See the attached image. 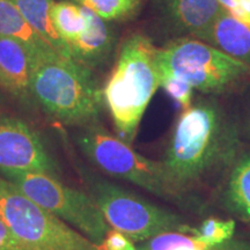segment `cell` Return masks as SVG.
I'll list each match as a JSON object with an SVG mask.
<instances>
[{
  "label": "cell",
  "mask_w": 250,
  "mask_h": 250,
  "mask_svg": "<svg viewBox=\"0 0 250 250\" xmlns=\"http://www.w3.org/2000/svg\"><path fill=\"white\" fill-rule=\"evenodd\" d=\"M227 13L250 26V0H217Z\"/></svg>",
  "instance_id": "22"
},
{
  "label": "cell",
  "mask_w": 250,
  "mask_h": 250,
  "mask_svg": "<svg viewBox=\"0 0 250 250\" xmlns=\"http://www.w3.org/2000/svg\"><path fill=\"white\" fill-rule=\"evenodd\" d=\"M51 21L58 35L68 44L74 42L86 28V18L83 6L62 0L51 7Z\"/></svg>",
  "instance_id": "17"
},
{
  "label": "cell",
  "mask_w": 250,
  "mask_h": 250,
  "mask_svg": "<svg viewBox=\"0 0 250 250\" xmlns=\"http://www.w3.org/2000/svg\"><path fill=\"white\" fill-rule=\"evenodd\" d=\"M160 87L184 110L191 107L193 88L187 81L169 74H161Z\"/></svg>",
  "instance_id": "21"
},
{
  "label": "cell",
  "mask_w": 250,
  "mask_h": 250,
  "mask_svg": "<svg viewBox=\"0 0 250 250\" xmlns=\"http://www.w3.org/2000/svg\"><path fill=\"white\" fill-rule=\"evenodd\" d=\"M131 243L132 241L123 233L110 228L100 248L101 250H126Z\"/></svg>",
  "instance_id": "23"
},
{
  "label": "cell",
  "mask_w": 250,
  "mask_h": 250,
  "mask_svg": "<svg viewBox=\"0 0 250 250\" xmlns=\"http://www.w3.org/2000/svg\"><path fill=\"white\" fill-rule=\"evenodd\" d=\"M0 36L12 39L26 49L30 66L58 54L36 33L11 0H0Z\"/></svg>",
  "instance_id": "14"
},
{
  "label": "cell",
  "mask_w": 250,
  "mask_h": 250,
  "mask_svg": "<svg viewBox=\"0 0 250 250\" xmlns=\"http://www.w3.org/2000/svg\"><path fill=\"white\" fill-rule=\"evenodd\" d=\"M74 142L86 160L104 175L142 188L184 208H198L192 196L186 195L176 187L162 161L139 154L100 122L79 126Z\"/></svg>",
  "instance_id": "4"
},
{
  "label": "cell",
  "mask_w": 250,
  "mask_h": 250,
  "mask_svg": "<svg viewBox=\"0 0 250 250\" xmlns=\"http://www.w3.org/2000/svg\"><path fill=\"white\" fill-rule=\"evenodd\" d=\"M86 28L78 39L68 44L72 61L92 70L104 64L114 50L116 37L114 31L99 15L83 7Z\"/></svg>",
  "instance_id": "11"
},
{
  "label": "cell",
  "mask_w": 250,
  "mask_h": 250,
  "mask_svg": "<svg viewBox=\"0 0 250 250\" xmlns=\"http://www.w3.org/2000/svg\"><path fill=\"white\" fill-rule=\"evenodd\" d=\"M126 250H138V249H137V247L134 246V243L132 242V243H131V245L129 246V248H127Z\"/></svg>",
  "instance_id": "27"
},
{
  "label": "cell",
  "mask_w": 250,
  "mask_h": 250,
  "mask_svg": "<svg viewBox=\"0 0 250 250\" xmlns=\"http://www.w3.org/2000/svg\"><path fill=\"white\" fill-rule=\"evenodd\" d=\"M0 89L26 105H33L30 59L17 41L0 36Z\"/></svg>",
  "instance_id": "12"
},
{
  "label": "cell",
  "mask_w": 250,
  "mask_h": 250,
  "mask_svg": "<svg viewBox=\"0 0 250 250\" xmlns=\"http://www.w3.org/2000/svg\"><path fill=\"white\" fill-rule=\"evenodd\" d=\"M8 109V98L5 95L4 90L0 89V112H5Z\"/></svg>",
  "instance_id": "25"
},
{
  "label": "cell",
  "mask_w": 250,
  "mask_h": 250,
  "mask_svg": "<svg viewBox=\"0 0 250 250\" xmlns=\"http://www.w3.org/2000/svg\"><path fill=\"white\" fill-rule=\"evenodd\" d=\"M138 250H208L195 235L177 232L162 233L140 242Z\"/></svg>",
  "instance_id": "20"
},
{
  "label": "cell",
  "mask_w": 250,
  "mask_h": 250,
  "mask_svg": "<svg viewBox=\"0 0 250 250\" xmlns=\"http://www.w3.org/2000/svg\"><path fill=\"white\" fill-rule=\"evenodd\" d=\"M199 41L250 66V26L225 9Z\"/></svg>",
  "instance_id": "13"
},
{
  "label": "cell",
  "mask_w": 250,
  "mask_h": 250,
  "mask_svg": "<svg viewBox=\"0 0 250 250\" xmlns=\"http://www.w3.org/2000/svg\"><path fill=\"white\" fill-rule=\"evenodd\" d=\"M30 27L62 57L72 59L67 43L58 35L51 21L54 0H11Z\"/></svg>",
  "instance_id": "16"
},
{
  "label": "cell",
  "mask_w": 250,
  "mask_h": 250,
  "mask_svg": "<svg viewBox=\"0 0 250 250\" xmlns=\"http://www.w3.org/2000/svg\"><path fill=\"white\" fill-rule=\"evenodd\" d=\"M217 250H250L249 248H242V247H235V248H232V247H228L226 245L219 247Z\"/></svg>",
  "instance_id": "26"
},
{
  "label": "cell",
  "mask_w": 250,
  "mask_h": 250,
  "mask_svg": "<svg viewBox=\"0 0 250 250\" xmlns=\"http://www.w3.org/2000/svg\"><path fill=\"white\" fill-rule=\"evenodd\" d=\"M235 126L217 103L202 101L175 123L162 164L181 191H191L237 160Z\"/></svg>",
  "instance_id": "1"
},
{
  "label": "cell",
  "mask_w": 250,
  "mask_h": 250,
  "mask_svg": "<svg viewBox=\"0 0 250 250\" xmlns=\"http://www.w3.org/2000/svg\"><path fill=\"white\" fill-rule=\"evenodd\" d=\"M83 189L89 193L112 229L123 233L133 243H140L162 233L195 234L182 215L147 201L126 188L111 182L71 155Z\"/></svg>",
  "instance_id": "5"
},
{
  "label": "cell",
  "mask_w": 250,
  "mask_h": 250,
  "mask_svg": "<svg viewBox=\"0 0 250 250\" xmlns=\"http://www.w3.org/2000/svg\"><path fill=\"white\" fill-rule=\"evenodd\" d=\"M0 175L96 246H101L110 230L101 210L85 189L36 171L0 168Z\"/></svg>",
  "instance_id": "6"
},
{
  "label": "cell",
  "mask_w": 250,
  "mask_h": 250,
  "mask_svg": "<svg viewBox=\"0 0 250 250\" xmlns=\"http://www.w3.org/2000/svg\"><path fill=\"white\" fill-rule=\"evenodd\" d=\"M0 168L36 171L64 181L62 165L28 122L0 112Z\"/></svg>",
  "instance_id": "9"
},
{
  "label": "cell",
  "mask_w": 250,
  "mask_h": 250,
  "mask_svg": "<svg viewBox=\"0 0 250 250\" xmlns=\"http://www.w3.org/2000/svg\"><path fill=\"white\" fill-rule=\"evenodd\" d=\"M0 219L24 250H101L0 175Z\"/></svg>",
  "instance_id": "7"
},
{
  "label": "cell",
  "mask_w": 250,
  "mask_h": 250,
  "mask_svg": "<svg viewBox=\"0 0 250 250\" xmlns=\"http://www.w3.org/2000/svg\"><path fill=\"white\" fill-rule=\"evenodd\" d=\"M161 74L187 81L203 93H223L250 74V66L203 41L180 37L158 50Z\"/></svg>",
  "instance_id": "8"
},
{
  "label": "cell",
  "mask_w": 250,
  "mask_h": 250,
  "mask_svg": "<svg viewBox=\"0 0 250 250\" xmlns=\"http://www.w3.org/2000/svg\"><path fill=\"white\" fill-rule=\"evenodd\" d=\"M0 250H24L1 219H0Z\"/></svg>",
  "instance_id": "24"
},
{
  "label": "cell",
  "mask_w": 250,
  "mask_h": 250,
  "mask_svg": "<svg viewBox=\"0 0 250 250\" xmlns=\"http://www.w3.org/2000/svg\"><path fill=\"white\" fill-rule=\"evenodd\" d=\"M158 50L142 34L127 37L102 90L116 136L130 145L134 142L146 108L160 87Z\"/></svg>",
  "instance_id": "2"
},
{
  "label": "cell",
  "mask_w": 250,
  "mask_h": 250,
  "mask_svg": "<svg viewBox=\"0 0 250 250\" xmlns=\"http://www.w3.org/2000/svg\"><path fill=\"white\" fill-rule=\"evenodd\" d=\"M30 93L46 116L78 127L99 122L104 103L92 70L59 55L31 65Z\"/></svg>",
  "instance_id": "3"
},
{
  "label": "cell",
  "mask_w": 250,
  "mask_h": 250,
  "mask_svg": "<svg viewBox=\"0 0 250 250\" xmlns=\"http://www.w3.org/2000/svg\"><path fill=\"white\" fill-rule=\"evenodd\" d=\"M104 21H121L138 12L142 0H77Z\"/></svg>",
  "instance_id": "18"
},
{
  "label": "cell",
  "mask_w": 250,
  "mask_h": 250,
  "mask_svg": "<svg viewBox=\"0 0 250 250\" xmlns=\"http://www.w3.org/2000/svg\"><path fill=\"white\" fill-rule=\"evenodd\" d=\"M221 197L230 214L250 225V155L240 156L234 162Z\"/></svg>",
  "instance_id": "15"
},
{
  "label": "cell",
  "mask_w": 250,
  "mask_h": 250,
  "mask_svg": "<svg viewBox=\"0 0 250 250\" xmlns=\"http://www.w3.org/2000/svg\"><path fill=\"white\" fill-rule=\"evenodd\" d=\"M159 17L168 30L201 40L224 11L217 0H155Z\"/></svg>",
  "instance_id": "10"
},
{
  "label": "cell",
  "mask_w": 250,
  "mask_h": 250,
  "mask_svg": "<svg viewBox=\"0 0 250 250\" xmlns=\"http://www.w3.org/2000/svg\"><path fill=\"white\" fill-rule=\"evenodd\" d=\"M235 233V221L232 219L208 218L196 227L195 235L208 249L217 248L229 242Z\"/></svg>",
  "instance_id": "19"
}]
</instances>
